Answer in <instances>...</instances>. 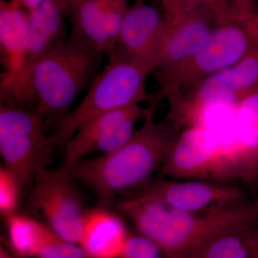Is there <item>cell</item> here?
Returning a JSON list of instances; mask_svg holds the SVG:
<instances>
[{
	"mask_svg": "<svg viewBox=\"0 0 258 258\" xmlns=\"http://www.w3.org/2000/svg\"><path fill=\"white\" fill-rule=\"evenodd\" d=\"M242 14L258 13L257 0H234Z\"/></svg>",
	"mask_w": 258,
	"mask_h": 258,
	"instance_id": "cell-27",
	"label": "cell"
},
{
	"mask_svg": "<svg viewBox=\"0 0 258 258\" xmlns=\"http://www.w3.org/2000/svg\"><path fill=\"white\" fill-rule=\"evenodd\" d=\"M252 258H258V227L254 231L253 255Z\"/></svg>",
	"mask_w": 258,
	"mask_h": 258,
	"instance_id": "cell-31",
	"label": "cell"
},
{
	"mask_svg": "<svg viewBox=\"0 0 258 258\" xmlns=\"http://www.w3.org/2000/svg\"><path fill=\"white\" fill-rule=\"evenodd\" d=\"M56 149L36 112L1 104L0 155L3 166L16 176L23 189L50 169Z\"/></svg>",
	"mask_w": 258,
	"mask_h": 258,
	"instance_id": "cell-6",
	"label": "cell"
},
{
	"mask_svg": "<svg viewBox=\"0 0 258 258\" xmlns=\"http://www.w3.org/2000/svg\"><path fill=\"white\" fill-rule=\"evenodd\" d=\"M161 2L162 13L167 23L179 20L198 6L194 0H161Z\"/></svg>",
	"mask_w": 258,
	"mask_h": 258,
	"instance_id": "cell-26",
	"label": "cell"
},
{
	"mask_svg": "<svg viewBox=\"0 0 258 258\" xmlns=\"http://www.w3.org/2000/svg\"><path fill=\"white\" fill-rule=\"evenodd\" d=\"M181 130L168 118L154 120L152 113L118 150L64 166L74 179L92 190L102 207L108 208L119 195H133L149 184Z\"/></svg>",
	"mask_w": 258,
	"mask_h": 258,
	"instance_id": "cell-2",
	"label": "cell"
},
{
	"mask_svg": "<svg viewBox=\"0 0 258 258\" xmlns=\"http://www.w3.org/2000/svg\"><path fill=\"white\" fill-rule=\"evenodd\" d=\"M257 226L222 232L204 244L191 258H252L254 229Z\"/></svg>",
	"mask_w": 258,
	"mask_h": 258,
	"instance_id": "cell-18",
	"label": "cell"
},
{
	"mask_svg": "<svg viewBox=\"0 0 258 258\" xmlns=\"http://www.w3.org/2000/svg\"><path fill=\"white\" fill-rule=\"evenodd\" d=\"M236 136L240 184L254 192L258 189V88L242 96L237 103Z\"/></svg>",
	"mask_w": 258,
	"mask_h": 258,
	"instance_id": "cell-16",
	"label": "cell"
},
{
	"mask_svg": "<svg viewBox=\"0 0 258 258\" xmlns=\"http://www.w3.org/2000/svg\"><path fill=\"white\" fill-rule=\"evenodd\" d=\"M196 4L208 10L219 25L234 21L242 16L234 0H194Z\"/></svg>",
	"mask_w": 258,
	"mask_h": 258,
	"instance_id": "cell-25",
	"label": "cell"
},
{
	"mask_svg": "<svg viewBox=\"0 0 258 258\" xmlns=\"http://www.w3.org/2000/svg\"><path fill=\"white\" fill-rule=\"evenodd\" d=\"M23 189L16 176L3 166L0 167V213L5 218L17 213Z\"/></svg>",
	"mask_w": 258,
	"mask_h": 258,
	"instance_id": "cell-23",
	"label": "cell"
},
{
	"mask_svg": "<svg viewBox=\"0 0 258 258\" xmlns=\"http://www.w3.org/2000/svg\"><path fill=\"white\" fill-rule=\"evenodd\" d=\"M132 195L191 212L215 211L248 201L240 185L207 179L166 178L149 182Z\"/></svg>",
	"mask_w": 258,
	"mask_h": 258,
	"instance_id": "cell-8",
	"label": "cell"
},
{
	"mask_svg": "<svg viewBox=\"0 0 258 258\" xmlns=\"http://www.w3.org/2000/svg\"><path fill=\"white\" fill-rule=\"evenodd\" d=\"M120 258H165L160 248L144 235H131Z\"/></svg>",
	"mask_w": 258,
	"mask_h": 258,
	"instance_id": "cell-24",
	"label": "cell"
},
{
	"mask_svg": "<svg viewBox=\"0 0 258 258\" xmlns=\"http://www.w3.org/2000/svg\"><path fill=\"white\" fill-rule=\"evenodd\" d=\"M0 258H15V255L8 247H5V245H1L0 247Z\"/></svg>",
	"mask_w": 258,
	"mask_h": 258,
	"instance_id": "cell-30",
	"label": "cell"
},
{
	"mask_svg": "<svg viewBox=\"0 0 258 258\" xmlns=\"http://www.w3.org/2000/svg\"><path fill=\"white\" fill-rule=\"evenodd\" d=\"M68 15L71 18V35L85 39L108 55L103 0H78Z\"/></svg>",
	"mask_w": 258,
	"mask_h": 258,
	"instance_id": "cell-17",
	"label": "cell"
},
{
	"mask_svg": "<svg viewBox=\"0 0 258 258\" xmlns=\"http://www.w3.org/2000/svg\"><path fill=\"white\" fill-rule=\"evenodd\" d=\"M166 31L162 11L145 0H134L122 22L113 53L141 64L152 74L162 57Z\"/></svg>",
	"mask_w": 258,
	"mask_h": 258,
	"instance_id": "cell-11",
	"label": "cell"
},
{
	"mask_svg": "<svg viewBox=\"0 0 258 258\" xmlns=\"http://www.w3.org/2000/svg\"><path fill=\"white\" fill-rule=\"evenodd\" d=\"M74 180L64 166L48 169L32 184L29 201L56 234L79 244L87 210Z\"/></svg>",
	"mask_w": 258,
	"mask_h": 258,
	"instance_id": "cell-7",
	"label": "cell"
},
{
	"mask_svg": "<svg viewBox=\"0 0 258 258\" xmlns=\"http://www.w3.org/2000/svg\"><path fill=\"white\" fill-rule=\"evenodd\" d=\"M54 1L63 12L64 14L68 15L73 7L77 3L78 0H54Z\"/></svg>",
	"mask_w": 258,
	"mask_h": 258,
	"instance_id": "cell-28",
	"label": "cell"
},
{
	"mask_svg": "<svg viewBox=\"0 0 258 258\" xmlns=\"http://www.w3.org/2000/svg\"><path fill=\"white\" fill-rule=\"evenodd\" d=\"M14 254V253H13ZM15 258H37V257H20V256L16 255V254H15Z\"/></svg>",
	"mask_w": 258,
	"mask_h": 258,
	"instance_id": "cell-32",
	"label": "cell"
},
{
	"mask_svg": "<svg viewBox=\"0 0 258 258\" xmlns=\"http://www.w3.org/2000/svg\"><path fill=\"white\" fill-rule=\"evenodd\" d=\"M30 40L23 69L9 92L1 97V104L34 110L35 101L31 78L37 64L67 38L63 12L54 0H45L28 12Z\"/></svg>",
	"mask_w": 258,
	"mask_h": 258,
	"instance_id": "cell-10",
	"label": "cell"
},
{
	"mask_svg": "<svg viewBox=\"0 0 258 258\" xmlns=\"http://www.w3.org/2000/svg\"><path fill=\"white\" fill-rule=\"evenodd\" d=\"M218 25L213 15L200 5L179 20L166 23L162 57L154 74H166L192 58Z\"/></svg>",
	"mask_w": 258,
	"mask_h": 258,
	"instance_id": "cell-13",
	"label": "cell"
},
{
	"mask_svg": "<svg viewBox=\"0 0 258 258\" xmlns=\"http://www.w3.org/2000/svg\"><path fill=\"white\" fill-rule=\"evenodd\" d=\"M239 98L258 88V45L242 60L224 70Z\"/></svg>",
	"mask_w": 258,
	"mask_h": 258,
	"instance_id": "cell-20",
	"label": "cell"
},
{
	"mask_svg": "<svg viewBox=\"0 0 258 258\" xmlns=\"http://www.w3.org/2000/svg\"><path fill=\"white\" fill-rule=\"evenodd\" d=\"M257 2H258V0H257Z\"/></svg>",
	"mask_w": 258,
	"mask_h": 258,
	"instance_id": "cell-33",
	"label": "cell"
},
{
	"mask_svg": "<svg viewBox=\"0 0 258 258\" xmlns=\"http://www.w3.org/2000/svg\"><path fill=\"white\" fill-rule=\"evenodd\" d=\"M30 40L29 13L18 0H1L0 45L3 72L0 96L9 92L21 74Z\"/></svg>",
	"mask_w": 258,
	"mask_h": 258,
	"instance_id": "cell-14",
	"label": "cell"
},
{
	"mask_svg": "<svg viewBox=\"0 0 258 258\" xmlns=\"http://www.w3.org/2000/svg\"><path fill=\"white\" fill-rule=\"evenodd\" d=\"M140 104L123 107L90 120L78 129L64 147L66 165H71L93 154L103 155L128 143L136 125L154 112Z\"/></svg>",
	"mask_w": 258,
	"mask_h": 258,
	"instance_id": "cell-9",
	"label": "cell"
},
{
	"mask_svg": "<svg viewBox=\"0 0 258 258\" xmlns=\"http://www.w3.org/2000/svg\"><path fill=\"white\" fill-rule=\"evenodd\" d=\"M258 45V13L220 24L198 53L179 67L154 74L159 89L151 97L155 108L163 100L187 92L205 78L232 67Z\"/></svg>",
	"mask_w": 258,
	"mask_h": 258,
	"instance_id": "cell-4",
	"label": "cell"
},
{
	"mask_svg": "<svg viewBox=\"0 0 258 258\" xmlns=\"http://www.w3.org/2000/svg\"><path fill=\"white\" fill-rule=\"evenodd\" d=\"M105 55L91 42L70 34L35 66L31 78L33 111L41 116L49 134L80 93L91 87Z\"/></svg>",
	"mask_w": 258,
	"mask_h": 258,
	"instance_id": "cell-3",
	"label": "cell"
},
{
	"mask_svg": "<svg viewBox=\"0 0 258 258\" xmlns=\"http://www.w3.org/2000/svg\"><path fill=\"white\" fill-rule=\"evenodd\" d=\"M130 236L123 219L101 207L86 212L79 244L89 258H120Z\"/></svg>",
	"mask_w": 258,
	"mask_h": 258,
	"instance_id": "cell-15",
	"label": "cell"
},
{
	"mask_svg": "<svg viewBox=\"0 0 258 258\" xmlns=\"http://www.w3.org/2000/svg\"><path fill=\"white\" fill-rule=\"evenodd\" d=\"M218 147L206 128L191 125L180 131L161 167L162 176L169 179L214 181Z\"/></svg>",
	"mask_w": 258,
	"mask_h": 258,
	"instance_id": "cell-12",
	"label": "cell"
},
{
	"mask_svg": "<svg viewBox=\"0 0 258 258\" xmlns=\"http://www.w3.org/2000/svg\"><path fill=\"white\" fill-rule=\"evenodd\" d=\"M5 219L10 250L20 257H36L47 225L17 213Z\"/></svg>",
	"mask_w": 258,
	"mask_h": 258,
	"instance_id": "cell-19",
	"label": "cell"
},
{
	"mask_svg": "<svg viewBox=\"0 0 258 258\" xmlns=\"http://www.w3.org/2000/svg\"><path fill=\"white\" fill-rule=\"evenodd\" d=\"M37 258H89L79 244L64 240L46 226Z\"/></svg>",
	"mask_w": 258,
	"mask_h": 258,
	"instance_id": "cell-21",
	"label": "cell"
},
{
	"mask_svg": "<svg viewBox=\"0 0 258 258\" xmlns=\"http://www.w3.org/2000/svg\"><path fill=\"white\" fill-rule=\"evenodd\" d=\"M108 63L97 76L88 93L50 134L56 149H64L80 127L107 112L140 104L148 98L147 69L123 56H108Z\"/></svg>",
	"mask_w": 258,
	"mask_h": 258,
	"instance_id": "cell-5",
	"label": "cell"
},
{
	"mask_svg": "<svg viewBox=\"0 0 258 258\" xmlns=\"http://www.w3.org/2000/svg\"><path fill=\"white\" fill-rule=\"evenodd\" d=\"M127 0H103L104 28L108 40L109 56L114 52L122 22L129 8Z\"/></svg>",
	"mask_w": 258,
	"mask_h": 258,
	"instance_id": "cell-22",
	"label": "cell"
},
{
	"mask_svg": "<svg viewBox=\"0 0 258 258\" xmlns=\"http://www.w3.org/2000/svg\"><path fill=\"white\" fill-rule=\"evenodd\" d=\"M118 208L165 258H191L222 232L258 225V199L215 211L191 212L132 195Z\"/></svg>",
	"mask_w": 258,
	"mask_h": 258,
	"instance_id": "cell-1",
	"label": "cell"
},
{
	"mask_svg": "<svg viewBox=\"0 0 258 258\" xmlns=\"http://www.w3.org/2000/svg\"><path fill=\"white\" fill-rule=\"evenodd\" d=\"M25 10L28 12L36 9L45 0H18Z\"/></svg>",
	"mask_w": 258,
	"mask_h": 258,
	"instance_id": "cell-29",
	"label": "cell"
}]
</instances>
